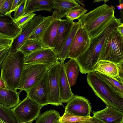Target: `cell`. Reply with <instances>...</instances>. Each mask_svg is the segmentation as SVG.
I'll list each match as a JSON object with an SVG mask.
<instances>
[{"mask_svg":"<svg viewBox=\"0 0 123 123\" xmlns=\"http://www.w3.org/2000/svg\"><path fill=\"white\" fill-rule=\"evenodd\" d=\"M11 50V47H7L0 51V67L3 61Z\"/></svg>","mask_w":123,"mask_h":123,"instance_id":"obj_36","label":"cell"},{"mask_svg":"<svg viewBox=\"0 0 123 123\" xmlns=\"http://www.w3.org/2000/svg\"><path fill=\"white\" fill-rule=\"evenodd\" d=\"M65 111L74 116L90 117L91 107L89 100L85 97L74 95L68 102Z\"/></svg>","mask_w":123,"mask_h":123,"instance_id":"obj_10","label":"cell"},{"mask_svg":"<svg viewBox=\"0 0 123 123\" xmlns=\"http://www.w3.org/2000/svg\"><path fill=\"white\" fill-rule=\"evenodd\" d=\"M60 117L59 112L54 110L45 111L38 117L35 123H54Z\"/></svg>","mask_w":123,"mask_h":123,"instance_id":"obj_27","label":"cell"},{"mask_svg":"<svg viewBox=\"0 0 123 123\" xmlns=\"http://www.w3.org/2000/svg\"><path fill=\"white\" fill-rule=\"evenodd\" d=\"M36 15V14L33 13L25 14L19 18L14 20L15 24L18 27L21 29L23 26L31 19Z\"/></svg>","mask_w":123,"mask_h":123,"instance_id":"obj_33","label":"cell"},{"mask_svg":"<svg viewBox=\"0 0 123 123\" xmlns=\"http://www.w3.org/2000/svg\"><path fill=\"white\" fill-rule=\"evenodd\" d=\"M117 27L112 32L105 43L99 61H106L116 64L123 61V35Z\"/></svg>","mask_w":123,"mask_h":123,"instance_id":"obj_5","label":"cell"},{"mask_svg":"<svg viewBox=\"0 0 123 123\" xmlns=\"http://www.w3.org/2000/svg\"><path fill=\"white\" fill-rule=\"evenodd\" d=\"M90 41L88 34L81 26L74 37L69 50L68 58L76 59L88 49Z\"/></svg>","mask_w":123,"mask_h":123,"instance_id":"obj_9","label":"cell"},{"mask_svg":"<svg viewBox=\"0 0 123 123\" xmlns=\"http://www.w3.org/2000/svg\"><path fill=\"white\" fill-rule=\"evenodd\" d=\"M51 16L44 17L43 21L36 27L28 39L40 40L45 30L50 24Z\"/></svg>","mask_w":123,"mask_h":123,"instance_id":"obj_26","label":"cell"},{"mask_svg":"<svg viewBox=\"0 0 123 123\" xmlns=\"http://www.w3.org/2000/svg\"><path fill=\"white\" fill-rule=\"evenodd\" d=\"M25 56L19 50H12L3 61L0 68L1 78L7 89L17 92L24 67Z\"/></svg>","mask_w":123,"mask_h":123,"instance_id":"obj_3","label":"cell"},{"mask_svg":"<svg viewBox=\"0 0 123 123\" xmlns=\"http://www.w3.org/2000/svg\"><path fill=\"white\" fill-rule=\"evenodd\" d=\"M80 21L74 22L70 34L65 41L60 53L57 55L59 60L60 62L65 61L68 58L69 50L76 32L81 26Z\"/></svg>","mask_w":123,"mask_h":123,"instance_id":"obj_24","label":"cell"},{"mask_svg":"<svg viewBox=\"0 0 123 123\" xmlns=\"http://www.w3.org/2000/svg\"><path fill=\"white\" fill-rule=\"evenodd\" d=\"M87 10L81 6L73 9L70 11L66 15L65 17L72 21L78 19L86 13Z\"/></svg>","mask_w":123,"mask_h":123,"instance_id":"obj_31","label":"cell"},{"mask_svg":"<svg viewBox=\"0 0 123 123\" xmlns=\"http://www.w3.org/2000/svg\"><path fill=\"white\" fill-rule=\"evenodd\" d=\"M51 17L50 23L43 33L41 40L44 48L53 49L61 19L59 18L56 10L54 11Z\"/></svg>","mask_w":123,"mask_h":123,"instance_id":"obj_14","label":"cell"},{"mask_svg":"<svg viewBox=\"0 0 123 123\" xmlns=\"http://www.w3.org/2000/svg\"><path fill=\"white\" fill-rule=\"evenodd\" d=\"M93 117L103 123H123V112L107 106L102 110L93 112Z\"/></svg>","mask_w":123,"mask_h":123,"instance_id":"obj_16","label":"cell"},{"mask_svg":"<svg viewBox=\"0 0 123 123\" xmlns=\"http://www.w3.org/2000/svg\"><path fill=\"white\" fill-rule=\"evenodd\" d=\"M0 88L7 89L6 84L3 80L0 77Z\"/></svg>","mask_w":123,"mask_h":123,"instance_id":"obj_40","label":"cell"},{"mask_svg":"<svg viewBox=\"0 0 123 123\" xmlns=\"http://www.w3.org/2000/svg\"><path fill=\"white\" fill-rule=\"evenodd\" d=\"M60 62L58 61L49 69L47 82L48 99L49 104L62 105L60 94L59 79Z\"/></svg>","mask_w":123,"mask_h":123,"instance_id":"obj_8","label":"cell"},{"mask_svg":"<svg viewBox=\"0 0 123 123\" xmlns=\"http://www.w3.org/2000/svg\"><path fill=\"white\" fill-rule=\"evenodd\" d=\"M102 1H104V0H95L93 1V2H99Z\"/></svg>","mask_w":123,"mask_h":123,"instance_id":"obj_45","label":"cell"},{"mask_svg":"<svg viewBox=\"0 0 123 123\" xmlns=\"http://www.w3.org/2000/svg\"><path fill=\"white\" fill-rule=\"evenodd\" d=\"M109 0H104V4H105Z\"/></svg>","mask_w":123,"mask_h":123,"instance_id":"obj_46","label":"cell"},{"mask_svg":"<svg viewBox=\"0 0 123 123\" xmlns=\"http://www.w3.org/2000/svg\"><path fill=\"white\" fill-rule=\"evenodd\" d=\"M74 23L73 21L67 18L61 20L53 49L57 55L61 51L70 33Z\"/></svg>","mask_w":123,"mask_h":123,"instance_id":"obj_17","label":"cell"},{"mask_svg":"<svg viewBox=\"0 0 123 123\" xmlns=\"http://www.w3.org/2000/svg\"><path fill=\"white\" fill-rule=\"evenodd\" d=\"M20 93L0 88V104L9 108H13L20 102Z\"/></svg>","mask_w":123,"mask_h":123,"instance_id":"obj_21","label":"cell"},{"mask_svg":"<svg viewBox=\"0 0 123 123\" xmlns=\"http://www.w3.org/2000/svg\"><path fill=\"white\" fill-rule=\"evenodd\" d=\"M87 74L88 83L96 95L107 106L113 107L123 112V96L112 89L95 72Z\"/></svg>","mask_w":123,"mask_h":123,"instance_id":"obj_4","label":"cell"},{"mask_svg":"<svg viewBox=\"0 0 123 123\" xmlns=\"http://www.w3.org/2000/svg\"><path fill=\"white\" fill-rule=\"evenodd\" d=\"M50 66L43 64H25L19 86L20 93L29 90L43 77Z\"/></svg>","mask_w":123,"mask_h":123,"instance_id":"obj_6","label":"cell"},{"mask_svg":"<svg viewBox=\"0 0 123 123\" xmlns=\"http://www.w3.org/2000/svg\"><path fill=\"white\" fill-rule=\"evenodd\" d=\"M117 30L121 34L123 35V23L118 26L117 27Z\"/></svg>","mask_w":123,"mask_h":123,"instance_id":"obj_41","label":"cell"},{"mask_svg":"<svg viewBox=\"0 0 123 123\" xmlns=\"http://www.w3.org/2000/svg\"><path fill=\"white\" fill-rule=\"evenodd\" d=\"M0 123H3V122H2L1 121H0Z\"/></svg>","mask_w":123,"mask_h":123,"instance_id":"obj_48","label":"cell"},{"mask_svg":"<svg viewBox=\"0 0 123 123\" xmlns=\"http://www.w3.org/2000/svg\"><path fill=\"white\" fill-rule=\"evenodd\" d=\"M49 69L41 79L27 92V96L42 106L49 104L48 99L47 82Z\"/></svg>","mask_w":123,"mask_h":123,"instance_id":"obj_12","label":"cell"},{"mask_svg":"<svg viewBox=\"0 0 123 123\" xmlns=\"http://www.w3.org/2000/svg\"><path fill=\"white\" fill-rule=\"evenodd\" d=\"M21 28L15 23L11 13L0 15V33L16 38L20 33Z\"/></svg>","mask_w":123,"mask_h":123,"instance_id":"obj_18","label":"cell"},{"mask_svg":"<svg viewBox=\"0 0 123 123\" xmlns=\"http://www.w3.org/2000/svg\"><path fill=\"white\" fill-rule=\"evenodd\" d=\"M21 1V0H13L10 12L11 13L15 11Z\"/></svg>","mask_w":123,"mask_h":123,"instance_id":"obj_37","label":"cell"},{"mask_svg":"<svg viewBox=\"0 0 123 123\" xmlns=\"http://www.w3.org/2000/svg\"><path fill=\"white\" fill-rule=\"evenodd\" d=\"M27 123L24 122V123Z\"/></svg>","mask_w":123,"mask_h":123,"instance_id":"obj_49","label":"cell"},{"mask_svg":"<svg viewBox=\"0 0 123 123\" xmlns=\"http://www.w3.org/2000/svg\"><path fill=\"white\" fill-rule=\"evenodd\" d=\"M44 17L40 14L35 15L21 27L20 33L14 39L11 46L12 50H19L22 46L28 39L33 30L43 21Z\"/></svg>","mask_w":123,"mask_h":123,"instance_id":"obj_13","label":"cell"},{"mask_svg":"<svg viewBox=\"0 0 123 123\" xmlns=\"http://www.w3.org/2000/svg\"><path fill=\"white\" fill-rule=\"evenodd\" d=\"M77 2L79 4V3L81 4L82 6H84V5L83 3L82 2H81V1L80 0H76Z\"/></svg>","mask_w":123,"mask_h":123,"instance_id":"obj_43","label":"cell"},{"mask_svg":"<svg viewBox=\"0 0 123 123\" xmlns=\"http://www.w3.org/2000/svg\"><path fill=\"white\" fill-rule=\"evenodd\" d=\"M0 121L4 123H18L12 109L0 104Z\"/></svg>","mask_w":123,"mask_h":123,"instance_id":"obj_29","label":"cell"},{"mask_svg":"<svg viewBox=\"0 0 123 123\" xmlns=\"http://www.w3.org/2000/svg\"><path fill=\"white\" fill-rule=\"evenodd\" d=\"M45 48L40 40L28 39L20 48L19 50L26 56L40 49Z\"/></svg>","mask_w":123,"mask_h":123,"instance_id":"obj_25","label":"cell"},{"mask_svg":"<svg viewBox=\"0 0 123 123\" xmlns=\"http://www.w3.org/2000/svg\"><path fill=\"white\" fill-rule=\"evenodd\" d=\"M54 123H60L59 121V120L55 122Z\"/></svg>","mask_w":123,"mask_h":123,"instance_id":"obj_47","label":"cell"},{"mask_svg":"<svg viewBox=\"0 0 123 123\" xmlns=\"http://www.w3.org/2000/svg\"><path fill=\"white\" fill-rule=\"evenodd\" d=\"M65 61L60 62L59 84L60 94L62 103L68 102L74 97L64 68Z\"/></svg>","mask_w":123,"mask_h":123,"instance_id":"obj_19","label":"cell"},{"mask_svg":"<svg viewBox=\"0 0 123 123\" xmlns=\"http://www.w3.org/2000/svg\"><path fill=\"white\" fill-rule=\"evenodd\" d=\"M115 7L104 4L78 19L91 39L99 34L115 17Z\"/></svg>","mask_w":123,"mask_h":123,"instance_id":"obj_2","label":"cell"},{"mask_svg":"<svg viewBox=\"0 0 123 123\" xmlns=\"http://www.w3.org/2000/svg\"><path fill=\"white\" fill-rule=\"evenodd\" d=\"M42 107L27 96L12 109L18 123H29L39 116Z\"/></svg>","mask_w":123,"mask_h":123,"instance_id":"obj_7","label":"cell"},{"mask_svg":"<svg viewBox=\"0 0 123 123\" xmlns=\"http://www.w3.org/2000/svg\"><path fill=\"white\" fill-rule=\"evenodd\" d=\"M122 23L120 18L115 17L101 33L91 39L88 49L75 59L80 72L86 74L94 72L105 43L113 31Z\"/></svg>","mask_w":123,"mask_h":123,"instance_id":"obj_1","label":"cell"},{"mask_svg":"<svg viewBox=\"0 0 123 123\" xmlns=\"http://www.w3.org/2000/svg\"><path fill=\"white\" fill-rule=\"evenodd\" d=\"M97 74L112 89L123 96V82L101 73Z\"/></svg>","mask_w":123,"mask_h":123,"instance_id":"obj_28","label":"cell"},{"mask_svg":"<svg viewBox=\"0 0 123 123\" xmlns=\"http://www.w3.org/2000/svg\"><path fill=\"white\" fill-rule=\"evenodd\" d=\"M59 60L53 49L43 48L26 56L25 64H43L51 66Z\"/></svg>","mask_w":123,"mask_h":123,"instance_id":"obj_11","label":"cell"},{"mask_svg":"<svg viewBox=\"0 0 123 123\" xmlns=\"http://www.w3.org/2000/svg\"><path fill=\"white\" fill-rule=\"evenodd\" d=\"M54 7L53 0H27L25 14L41 11L51 12Z\"/></svg>","mask_w":123,"mask_h":123,"instance_id":"obj_20","label":"cell"},{"mask_svg":"<svg viewBox=\"0 0 123 123\" xmlns=\"http://www.w3.org/2000/svg\"><path fill=\"white\" fill-rule=\"evenodd\" d=\"M5 1V0H0V10L2 6Z\"/></svg>","mask_w":123,"mask_h":123,"instance_id":"obj_42","label":"cell"},{"mask_svg":"<svg viewBox=\"0 0 123 123\" xmlns=\"http://www.w3.org/2000/svg\"><path fill=\"white\" fill-rule=\"evenodd\" d=\"M13 0H5L0 10V15H4L10 13Z\"/></svg>","mask_w":123,"mask_h":123,"instance_id":"obj_34","label":"cell"},{"mask_svg":"<svg viewBox=\"0 0 123 123\" xmlns=\"http://www.w3.org/2000/svg\"><path fill=\"white\" fill-rule=\"evenodd\" d=\"M92 117H83L74 116L65 111L63 115L60 117L59 121L60 123H76L90 120Z\"/></svg>","mask_w":123,"mask_h":123,"instance_id":"obj_30","label":"cell"},{"mask_svg":"<svg viewBox=\"0 0 123 123\" xmlns=\"http://www.w3.org/2000/svg\"><path fill=\"white\" fill-rule=\"evenodd\" d=\"M6 47H7L0 45V51L4 49Z\"/></svg>","mask_w":123,"mask_h":123,"instance_id":"obj_44","label":"cell"},{"mask_svg":"<svg viewBox=\"0 0 123 123\" xmlns=\"http://www.w3.org/2000/svg\"><path fill=\"white\" fill-rule=\"evenodd\" d=\"M65 73L70 87L75 84L80 70L77 62L75 59L70 58L64 63Z\"/></svg>","mask_w":123,"mask_h":123,"instance_id":"obj_23","label":"cell"},{"mask_svg":"<svg viewBox=\"0 0 123 123\" xmlns=\"http://www.w3.org/2000/svg\"><path fill=\"white\" fill-rule=\"evenodd\" d=\"M27 0H21L17 8L14 11L13 18L16 20L25 15Z\"/></svg>","mask_w":123,"mask_h":123,"instance_id":"obj_32","label":"cell"},{"mask_svg":"<svg viewBox=\"0 0 123 123\" xmlns=\"http://www.w3.org/2000/svg\"><path fill=\"white\" fill-rule=\"evenodd\" d=\"M54 9L57 10L61 19L71 10L81 7L76 0H53Z\"/></svg>","mask_w":123,"mask_h":123,"instance_id":"obj_22","label":"cell"},{"mask_svg":"<svg viewBox=\"0 0 123 123\" xmlns=\"http://www.w3.org/2000/svg\"><path fill=\"white\" fill-rule=\"evenodd\" d=\"M119 4V5L116 6V7L117 9L120 10V12L121 18L123 19V0H119L118 1Z\"/></svg>","mask_w":123,"mask_h":123,"instance_id":"obj_39","label":"cell"},{"mask_svg":"<svg viewBox=\"0 0 123 123\" xmlns=\"http://www.w3.org/2000/svg\"><path fill=\"white\" fill-rule=\"evenodd\" d=\"M76 123H103L96 118L92 117L88 121Z\"/></svg>","mask_w":123,"mask_h":123,"instance_id":"obj_38","label":"cell"},{"mask_svg":"<svg viewBox=\"0 0 123 123\" xmlns=\"http://www.w3.org/2000/svg\"><path fill=\"white\" fill-rule=\"evenodd\" d=\"M123 61L118 64L106 61L98 62L94 68V72H98L123 82Z\"/></svg>","mask_w":123,"mask_h":123,"instance_id":"obj_15","label":"cell"},{"mask_svg":"<svg viewBox=\"0 0 123 123\" xmlns=\"http://www.w3.org/2000/svg\"><path fill=\"white\" fill-rule=\"evenodd\" d=\"M13 40L12 38L0 33V45L11 47Z\"/></svg>","mask_w":123,"mask_h":123,"instance_id":"obj_35","label":"cell"}]
</instances>
